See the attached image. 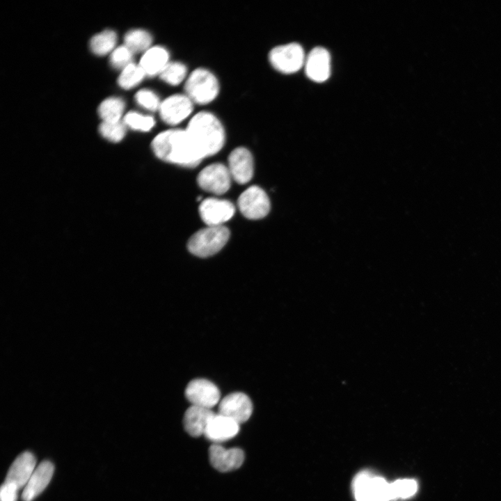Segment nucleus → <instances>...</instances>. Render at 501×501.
<instances>
[{"label": "nucleus", "instance_id": "f257e3e1", "mask_svg": "<svg viewBox=\"0 0 501 501\" xmlns=\"http://www.w3.org/2000/svg\"><path fill=\"white\" fill-rule=\"evenodd\" d=\"M151 147L161 160L182 166L195 167L203 159L186 129H170L158 134Z\"/></svg>", "mask_w": 501, "mask_h": 501}, {"label": "nucleus", "instance_id": "f03ea898", "mask_svg": "<svg viewBox=\"0 0 501 501\" xmlns=\"http://www.w3.org/2000/svg\"><path fill=\"white\" fill-rule=\"evenodd\" d=\"M185 129L203 159L216 154L224 145L225 135L223 126L218 118L210 112L201 111L195 114Z\"/></svg>", "mask_w": 501, "mask_h": 501}, {"label": "nucleus", "instance_id": "7ed1b4c3", "mask_svg": "<svg viewBox=\"0 0 501 501\" xmlns=\"http://www.w3.org/2000/svg\"><path fill=\"white\" fill-rule=\"evenodd\" d=\"M229 237L230 231L225 226H207L191 237L187 248L190 253L198 257H209L218 252Z\"/></svg>", "mask_w": 501, "mask_h": 501}, {"label": "nucleus", "instance_id": "20e7f679", "mask_svg": "<svg viewBox=\"0 0 501 501\" xmlns=\"http://www.w3.org/2000/svg\"><path fill=\"white\" fill-rule=\"evenodd\" d=\"M186 95L193 102L206 104L212 102L219 92V84L216 76L209 70L199 67L188 77L185 82Z\"/></svg>", "mask_w": 501, "mask_h": 501}, {"label": "nucleus", "instance_id": "39448f33", "mask_svg": "<svg viewBox=\"0 0 501 501\" xmlns=\"http://www.w3.org/2000/svg\"><path fill=\"white\" fill-rule=\"evenodd\" d=\"M269 61L277 71L292 74L304 65L305 57L301 45L291 42L273 47L269 54Z\"/></svg>", "mask_w": 501, "mask_h": 501}, {"label": "nucleus", "instance_id": "423d86ee", "mask_svg": "<svg viewBox=\"0 0 501 501\" xmlns=\"http://www.w3.org/2000/svg\"><path fill=\"white\" fill-rule=\"evenodd\" d=\"M238 206L245 217L260 219L269 213L270 201L263 189L257 186H251L239 197Z\"/></svg>", "mask_w": 501, "mask_h": 501}, {"label": "nucleus", "instance_id": "0eeeda50", "mask_svg": "<svg viewBox=\"0 0 501 501\" xmlns=\"http://www.w3.org/2000/svg\"><path fill=\"white\" fill-rule=\"evenodd\" d=\"M231 178L227 166L215 163L206 166L199 173L197 182L203 190L221 195L230 189Z\"/></svg>", "mask_w": 501, "mask_h": 501}, {"label": "nucleus", "instance_id": "6e6552de", "mask_svg": "<svg viewBox=\"0 0 501 501\" xmlns=\"http://www.w3.org/2000/svg\"><path fill=\"white\" fill-rule=\"evenodd\" d=\"M185 397L193 406L212 409L218 403L221 393L218 387L212 381L197 379L187 385Z\"/></svg>", "mask_w": 501, "mask_h": 501}, {"label": "nucleus", "instance_id": "1a4fd4ad", "mask_svg": "<svg viewBox=\"0 0 501 501\" xmlns=\"http://www.w3.org/2000/svg\"><path fill=\"white\" fill-rule=\"evenodd\" d=\"M193 103L186 94L170 95L161 102L159 109L160 117L168 125H177L190 116Z\"/></svg>", "mask_w": 501, "mask_h": 501}, {"label": "nucleus", "instance_id": "9d476101", "mask_svg": "<svg viewBox=\"0 0 501 501\" xmlns=\"http://www.w3.org/2000/svg\"><path fill=\"white\" fill-rule=\"evenodd\" d=\"M233 204L227 200L208 198L202 200L199 207L202 220L207 226H220L234 215Z\"/></svg>", "mask_w": 501, "mask_h": 501}, {"label": "nucleus", "instance_id": "9b49d317", "mask_svg": "<svg viewBox=\"0 0 501 501\" xmlns=\"http://www.w3.org/2000/svg\"><path fill=\"white\" fill-rule=\"evenodd\" d=\"M253 413L250 399L243 392H232L219 403L218 413L227 416L239 424L246 422Z\"/></svg>", "mask_w": 501, "mask_h": 501}, {"label": "nucleus", "instance_id": "f8f14e48", "mask_svg": "<svg viewBox=\"0 0 501 501\" xmlns=\"http://www.w3.org/2000/svg\"><path fill=\"white\" fill-rule=\"evenodd\" d=\"M212 466L220 472L239 468L244 461V453L238 447L226 449L220 444H212L209 449Z\"/></svg>", "mask_w": 501, "mask_h": 501}, {"label": "nucleus", "instance_id": "ddd939ff", "mask_svg": "<svg viewBox=\"0 0 501 501\" xmlns=\"http://www.w3.org/2000/svg\"><path fill=\"white\" fill-rule=\"evenodd\" d=\"M304 65L305 74L310 79L315 82H324L331 74L330 54L322 47H315L305 58Z\"/></svg>", "mask_w": 501, "mask_h": 501}, {"label": "nucleus", "instance_id": "4468645a", "mask_svg": "<svg viewBox=\"0 0 501 501\" xmlns=\"http://www.w3.org/2000/svg\"><path fill=\"white\" fill-rule=\"evenodd\" d=\"M239 431V424L234 420L214 413L207 425L204 436L213 444H220L234 438Z\"/></svg>", "mask_w": 501, "mask_h": 501}, {"label": "nucleus", "instance_id": "2eb2a0df", "mask_svg": "<svg viewBox=\"0 0 501 501\" xmlns=\"http://www.w3.org/2000/svg\"><path fill=\"white\" fill-rule=\"evenodd\" d=\"M228 168L232 178L237 183L248 182L253 175V159L250 152L244 147L233 150L228 157Z\"/></svg>", "mask_w": 501, "mask_h": 501}, {"label": "nucleus", "instance_id": "dca6fc26", "mask_svg": "<svg viewBox=\"0 0 501 501\" xmlns=\"http://www.w3.org/2000/svg\"><path fill=\"white\" fill-rule=\"evenodd\" d=\"M36 468V459L29 452L19 454L11 464L5 482L13 484L19 490L24 488Z\"/></svg>", "mask_w": 501, "mask_h": 501}, {"label": "nucleus", "instance_id": "f3484780", "mask_svg": "<svg viewBox=\"0 0 501 501\" xmlns=\"http://www.w3.org/2000/svg\"><path fill=\"white\" fill-rule=\"evenodd\" d=\"M54 466L49 461H42L35 469L24 488L22 498L24 501H32L39 495L50 482Z\"/></svg>", "mask_w": 501, "mask_h": 501}, {"label": "nucleus", "instance_id": "a211bd4d", "mask_svg": "<svg viewBox=\"0 0 501 501\" xmlns=\"http://www.w3.org/2000/svg\"><path fill=\"white\" fill-rule=\"evenodd\" d=\"M214 413L212 409L191 405L184 415L185 431L193 437L204 435L208 422Z\"/></svg>", "mask_w": 501, "mask_h": 501}, {"label": "nucleus", "instance_id": "6ab92c4d", "mask_svg": "<svg viewBox=\"0 0 501 501\" xmlns=\"http://www.w3.org/2000/svg\"><path fill=\"white\" fill-rule=\"evenodd\" d=\"M169 63V54L166 49L161 46H154L145 51L139 65L145 75L154 76L159 74Z\"/></svg>", "mask_w": 501, "mask_h": 501}, {"label": "nucleus", "instance_id": "aec40b11", "mask_svg": "<svg viewBox=\"0 0 501 501\" xmlns=\"http://www.w3.org/2000/svg\"><path fill=\"white\" fill-rule=\"evenodd\" d=\"M353 486L356 501H377L372 477L367 473L358 474L353 481Z\"/></svg>", "mask_w": 501, "mask_h": 501}, {"label": "nucleus", "instance_id": "412c9836", "mask_svg": "<svg viewBox=\"0 0 501 501\" xmlns=\"http://www.w3.org/2000/svg\"><path fill=\"white\" fill-rule=\"evenodd\" d=\"M150 33L143 29H134L125 35V45L132 52L147 51L152 43Z\"/></svg>", "mask_w": 501, "mask_h": 501}, {"label": "nucleus", "instance_id": "4be33fe9", "mask_svg": "<svg viewBox=\"0 0 501 501\" xmlns=\"http://www.w3.org/2000/svg\"><path fill=\"white\" fill-rule=\"evenodd\" d=\"M125 108L124 102L118 97H109L104 100L98 108V113L103 122L120 120Z\"/></svg>", "mask_w": 501, "mask_h": 501}, {"label": "nucleus", "instance_id": "5701e85b", "mask_svg": "<svg viewBox=\"0 0 501 501\" xmlns=\"http://www.w3.org/2000/svg\"><path fill=\"white\" fill-rule=\"evenodd\" d=\"M116 33L111 30L104 31L94 35L90 42L91 51L99 56L110 52L116 45Z\"/></svg>", "mask_w": 501, "mask_h": 501}, {"label": "nucleus", "instance_id": "b1692460", "mask_svg": "<svg viewBox=\"0 0 501 501\" xmlns=\"http://www.w3.org/2000/svg\"><path fill=\"white\" fill-rule=\"evenodd\" d=\"M145 76L141 67L133 63L125 67L118 77L119 86L125 89H130L138 84Z\"/></svg>", "mask_w": 501, "mask_h": 501}, {"label": "nucleus", "instance_id": "393cba45", "mask_svg": "<svg viewBox=\"0 0 501 501\" xmlns=\"http://www.w3.org/2000/svg\"><path fill=\"white\" fill-rule=\"evenodd\" d=\"M187 73L186 65L178 61L169 62L159 74L160 78L166 83L175 86L185 79Z\"/></svg>", "mask_w": 501, "mask_h": 501}, {"label": "nucleus", "instance_id": "a878e982", "mask_svg": "<svg viewBox=\"0 0 501 501\" xmlns=\"http://www.w3.org/2000/svg\"><path fill=\"white\" fill-rule=\"evenodd\" d=\"M124 123L133 129L148 132L154 127L155 121L150 116L131 111L124 117Z\"/></svg>", "mask_w": 501, "mask_h": 501}, {"label": "nucleus", "instance_id": "bb28decb", "mask_svg": "<svg viewBox=\"0 0 501 501\" xmlns=\"http://www.w3.org/2000/svg\"><path fill=\"white\" fill-rule=\"evenodd\" d=\"M100 132L106 139L117 143L125 135V124L122 122H102L100 125Z\"/></svg>", "mask_w": 501, "mask_h": 501}, {"label": "nucleus", "instance_id": "cd10ccee", "mask_svg": "<svg viewBox=\"0 0 501 501\" xmlns=\"http://www.w3.org/2000/svg\"><path fill=\"white\" fill-rule=\"evenodd\" d=\"M417 488V482L413 479L397 480L390 484L392 499L408 498L416 492Z\"/></svg>", "mask_w": 501, "mask_h": 501}, {"label": "nucleus", "instance_id": "c85d7f7f", "mask_svg": "<svg viewBox=\"0 0 501 501\" xmlns=\"http://www.w3.org/2000/svg\"><path fill=\"white\" fill-rule=\"evenodd\" d=\"M137 103L150 111L159 110L161 102L158 96L151 90L142 89L135 95Z\"/></svg>", "mask_w": 501, "mask_h": 501}, {"label": "nucleus", "instance_id": "c756f323", "mask_svg": "<svg viewBox=\"0 0 501 501\" xmlns=\"http://www.w3.org/2000/svg\"><path fill=\"white\" fill-rule=\"evenodd\" d=\"M133 53L125 46L116 48L111 54L110 61L111 65L122 70L132 63Z\"/></svg>", "mask_w": 501, "mask_h": 501}, {"label": "nucleus", "instance_id": "7c9ffc66", "mask_svg": "<svg viewBox=\"0 0 501 501\" xmlns=\"http://www.w3.org/2000/svg\"><path fill=\"white\" fill-rule=\"evenodd\" d=\"M18 491L13 484L4 482L0 490L1 501H17Z\"/></svg>", "mask_w": 501, "mask_h": 501}]
</instances>
